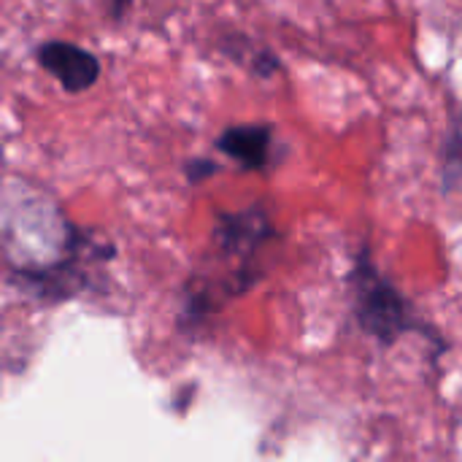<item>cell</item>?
Wrapping results in <instances>:
<instances>
[{
    "label": "cell",
    "mask_w": 462,
    "mask_h": 462,
    "mask_svg": "<svg viewBox=\"0 0 462 462\" xmlns=\"http://www.w3.org/2000/svg\"><path fill=\"white\" fill-rule=\"evenodd\" d=\"M214 171H217L214 162H208V160H195V162L187 165V179H189L192 184H200V181H206V176H211Z\"/></svg>",
    "instance_id": "277c9868"
},
{
    "label": "cell",
    "mask_w": 462,
    "mask_h": 462,
    "mask_svg": "<svg viewBox=\"0 0 462 462\" xmlns=\"http://www.w3.org/2000/svg\"><path fill=\"white\" fill-rule=\"evenodd\" d=\"M35 60L49 76L57 79V84L68 95L87 92L100 76V60L89 49H81V46L68 43V41L41 43L35 51Z\"/></svg>",
    "instance_id": "7a4b0ae2"
},
{
    "label": "cell",
    "mask_w": 462,
    "mask_h": 462,
    "mask_svg": "<svg viewBox=\"0 0 462 462\" xmlns=\"http://www.w3.org/2000/svg\"><path fill=\"white\" fill-rule=\"evenodd\" d=\"M108 3H111V14H114L116 19H119V16L125 14V8L130 5V0H108Z\"/></svg>",
    "instance_id": "5b68a950"
},
{
    "label": "cell",
    "mask_w": 462,
    "mask_h": 462,
    "mask_svg": "<svg viewBox=\"0 0 462 462\" xmlns=\"http://www.w3.org/2000/svg\"><path fill=\"white\" fill-rule=\"evenodd\" d=\"M352 284H355V295H357L360 325L371 336L382 338L384 344H393L398 336H403L414 328V319H411L406 300L384 276H379L374 271L371 263L363 260L357 265Z\"/></svg>",
    "instance_id": "6da1fadb"
},
{
    "label": "cell",
    "mask_w": 462,
    "mask_h": 462,
    "mask_svg": "<svg viewBox=\"0 0 462 462\" xmlns=\"http://www.w3.org/2000/svg\"><path fill=\"white\" fill-rule=\"evenodd\" d=\"M217 146L230 160L241 162L244 168L257 171V168H265L271 160L273 130L268 125H236V127H227L217 138Z\"/></svg>",
    "instance_id": "3957f363"
}]
</instances>
